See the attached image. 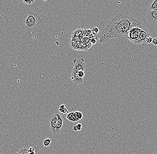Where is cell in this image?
<instances>
[{"label":"cell","instance_id":"cell-18","mask_svg":"<svg viewBox=\"0 0 157 154\" xmlns=\"http://www.w3.org/2000/svg\"><path fill=\"white\" fill-rule=\"evenodd\" d=\"M152 37H151V36H149V37H147L146 38V41L145 42H146L147 43L150 44L153 41Z\"/></svg>","mask_w":157,"mask_h":154},{"label":"cell","instance_id":"cell-10","mask_svg":"<svg viewBox=\"0 0 157 154\" xmlns=\"http://www.w3.org/2000/svg\"><path fill=\"white\" fill-rule=\"evenodd\" d=\"M57 123V117L56 114H54L51 116L50 118L49 125H50L51 131L54 134H55V131H56Z\"/></svg>","mask_w":157,"mask_h":154},{"label":"cell","instance_id":"cell-2","mask_svg":"<svg viewBox=\"0 0 157 154\" xmlns=\"http://www.w3.org/2000/svg\"><path fill=\"white\" fill-rule=\"evenodd\" d=\"M42 19L34 12L30 10L27 12V18L23 21L25 28L28 31L35 29L42 22Z\"/></svg>","mask_w":157,"mask_h":154},{"label":"cell","instance_id":"cell-24","mask_svg":"<svg viewBox=\"0 0 157 154\" xmlns=\"http://www.w3.org/2000/svg\"><path fill=\"white\" fill-rule=\"evenodd\" d=\"M73 130L74 131H78L76 125H75V126H73Z\"/></svg>","mask_w":157,"mask_h":154},{"label":"cell","instance_id":"cell-15","mask_svg":"<svg viewBox=\"0 0 157 154\" xmlns=\"http://www.w3.org/2000/svg\"><path fill=\"white\" fill-rule=\"evenodd\" d=\"M51 139H47L43 142V145L45 147H48L51 144Z\"/></svg>","mask_w":157,"mask_h":154},{"label":"cell","instance_id":"cell-12","mask_svg":"<svg viewBox=\"0 0 157 154\" xmlns=\"http://www.w3.org/2000/svg\"><path fill=\"white\" fill-rule=\"evenodd\" d=\"M74 112H71L70 113H68V115L66 116V118H67V119L68 120L70 121L71 122H73L78 121L79 120L76 119V118L74 117Z\"/></svg>","mask_w":157,"mask_h":154},{"label":"cell","instance_id":"cell-23","mask_svg":"<svg viewBox=\"0 0 157 154\" xmlns=\"http://www.w3.org/2000/svg\"><path fill=\"white\" fill-rule=\"evenodd\" d=\"M91 42L92 43V44H94L96 43V40L95 38L92 39L91 41Z\"/></svg>","mask_w":157,"mask_h":154},{"label":"cell","instance_id":"cell-13","mask_svg":"<svg viewBox=\"0 0 157 154\" xmlns=\"http://www.w3.org/2000/svg\"><path fill=\"white\" fill-rule=\"evenodd\" d=\"M74 117L75 118H76V119H78L79 120H80V119H81V118L83 117V114L80 112H74Z\"/></svg>","mask_w":157,"mask_h":154},{"label":"cell","instance_id":"cell-20","mask_svg":"<svg viewBox=\"0 0 157 154\" xmlns=\"http://www.w3.org/2000/svg\"><path fill=\"white\" fill-rule=\"evenodd\" d=\"M10 154H20L19 152H18V151L17 150L15 149V148H13L12 149V150H11V152H10Z\"/></svg>","mask_w":157,"mask_h":154},{"label":"cell","instance_id":"cell-11","mask_svg":"<svg viewBox=\"0 0 157 154\" xmlns=\"http://www.w3.org/2000/svg\"><path fill=\"white\" fill-rule=\"evenodd\" d=\"M148 10H157V0H153V2L149 6Z\"/></svg>","mask_w":157,"mask_h":154},{"label":"cell","instance_id":"cell-25","mask_svg":"<svg viewBox=\"0 0 157 154\" xmlns=\"http://www.w3.org/2000/svg\"><path fill=\"white\" fill-rule=\"evenodd\" d=\"M154 154H157V148H156L154 151Z\"/></svg>","mask_w":157,"mask_h":154},{"label":"cell","instance_id":"cell-8","mask_svg":"<svg viewBox=\"0 0 157 154\" xmlns=\"http://www.w3.org/2000/svg\"><path fill=\"white\" fill-rule=\"evenodd\" d=\"M146 19L151 23H157V10H148Z\"/></svg>","mask_w":157,"mask_h":154},{"label":"cell","instance_id":"cell-19","mask_svg":"<svg viewBox=\"0 0 157 154\" xmlns=\"http://www.w3.org/2000/svg\"><path fill=\"white\" fill-rule=\"evenodd\" d=\"M78 75L80 78H84V76L85 75L84 71H80L78 72Z\"/></svg>","mask_w":157,"mask_h":154},{"label":"cell","instance_id":"cell-14","mask_svg":"<svg viewBox=\"0 0 157 154\" xmlns=\"http://www.w3.org/2000/svg\"><path fill=\"white\" fill-rule=\"evenodd\" d=\"M59 111L61 113H63V114H65V113H68L67 109L65 108V106L64 104L62 105L61 106H60V108L59 109Z\"/></svg>","mask_w":157,"mask_h":154},{"label":"cell","instance_id":"cell-22","mask_svg":"<svg viewBox=\"0 0 157 154\" xmlns=\"http://www.w3.org/2000/svg\"><path fill=\"white\" fill-rule=\"evenodd\" d=\"M152 42L154 45L157 46V38H155L153 39Z\"/></svg>","mask_w":157,"mask_h":154},{"label":"cell","instance_id":"cell-4","mask_svg":"<svg viewBox=\"0 0 157 154\" xmlns=\"http://www.w3.org/2000/svg\"><path fill=\"white\" fill-rule=\"evenodd\" d=\"M141 27H134L131 29L126 36L129 40L133 42L135 44L139 37V34L140 33Z\"/></svg>","mask_w":157,"mask_h":154},{"label":"cell","instance_id":"cell-6","mask_svg":"<svg viewBox=\"0 0 157 154\" xmlns=\"http://www.w3.org/2000/svg\"><path fill=\"white\" fill-rule=\"evenodd\" d=\"M150 36V34L148 29L145 27L142 26L141 27V31L139 34L138 40L135 44H140L145 42L147 37Z\"/></svg>","mask_w":157,"mask_h":154},{"label":"cell","instance_id":"cell-3","mask_svg":"<svg viewBox=\"0 0 157 154\" xmlns=\"http://www.w3.org/2000/svg\"><path fill=\"white\" fill-rule=\"evenodd\" d=\"M14 148L20 154H40L39 150L37 146L27 142Z\"/></svg>","mask_w":157,"mask_h":154},{"label":"cell","instance_id":"cell-7","mask_svg":"<svg viewBox=\"0 0 157 154\" xmlns=\"http://www.w3.org/2000/svg\"><path fill=\"white\" fill-rule=\"evenodd\" d=\"M71 79L72 82L76 85H82L84 83V78H80L78 72L72 70Z\"/></svg>","mask_w":157,"mask_h":154},{"label":"cell","instance_id":"cell-16","mask_svg":"<svg viewBox=\"0 0 157 154\" xmlns=\"http://www.w3.org/2000/svg\"><path fill=\"white\" fill-rule=\"evenodd\" d=\"M92 32V34H94L95 35L96 34H98V33L99 32V29L97 27H94L91 30Z\"/></svg>","mask_w":157,"mask_h":154},{"label":"cell","instance_id":"cell-17","mask_svg":"<svg viewBox=\"0 0 157 154\" xmlns=\"http://www.w3.org/2000/svg\"><path fill=\"white\" fill-rule=\"evenodd\" d=\"M25 4L31 5L34 2L35 0H22Z\"/></svg>","mask_w":157,"mask_h":154},{"label":"cell","instance_id":"cell-21","mask_svg":"<svg viewBox=\"0 0 157 154\" xmlns=\"http://www.w3.org/2000/svg\"><path fill=\"white\" fill-rule=\"evenodd\" d=\"M76 127H77L78 131H80L81 130V129H82V125L80 123H79V124L76 125Z\"/></svg>","mask_w":157,"mask_h":154},{"label":"cell","instance_id":"cell-9","mask_svg":"<svg viewBox=\"0 0 157 154\" xmlns=\"http://www.w3.org/2000/svg\"><path fill=\"white\" fill-rule=\"evenodd\" d=\"M56 115L57 117V123L56 127V131H55V134L59 133L61 131L64 120V117L59 115V114L57 113Z\"/></svg>","mask_w":157,"mask_h":154},{"label":"cell","instance_id":"cell-1","mask_svg":"<svg viewBox=\"0 0 157 154\" xmlns=\"http://www.w3.org/2000/svg\"><path fill=\"white\" fill-rule=\"evenodd\" d=\"M142 25L140 22L132 17L118 14L108 22L101 34L99 42L104 44L114 38L126 37L131 29Z\"/></svg>","mask_w":157,"mask_h":154},{"label":"cell","instance_id":"cell-5","mask_svg":"<svg viewBox=\"0 0 157 154\" xmlns=\"http://www.w3.org/2000/svg\"><path fill=\"white\" fill-rule=\"evenodd\" d=\"M73 62L74 66L72 70L77 72L80 71H84L86 68V65L85 64L84 60L83 58L74 59Z\"/></svg>","mask_w":157,"mask_h":154},{"label":"cell","instance_id":"cell-26","mask_svg":"<svg viewBox=\"0 0 157 154\" xmlns=\"http://www.w3.org/2000/svg\"><path fill=\"white\" fill-rule=\"evenodd\" d=\"M43 1H46L47 0H43Z\"/></svg>","mask_w":157,"mask_h":154}]
</instances>
